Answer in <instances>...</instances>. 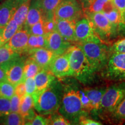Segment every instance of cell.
<instances>
[{
    "instance_id": "c3c4849f",
    "label": "cell",
    "mask_w": 125,
    "mask_h": 125,
    "mask_svg": "<svg viewBox=\"0 0 125 125\" xmlns=\"http://www.w3.org/2000/svg\"><path fill=\"white\" fill-rule=\"evenodd\" d=\"M104 1H105V2H109V1H112V0H104Z\"/></svg>"
},
{
    "instance_id": "52a82bcc",
    "label": "cell",
    "mask_w": 125,
    "mask_h": 125,
    "mask_svg": "<svg viewBox=\"0 0 125 125\" xmlns=\"http://www.w3.org/2000/svg\"><path fill=\"white\" fill-rule=\"evenodd\" d=\"M82 5L78 0H62L54 12V20L78 21L84 15Z\"/></svg>"
},
{
    "instance_id": "484cf974",
    "label": "cell",
    "mask_w": 125,
    "mask_h": 125,
    "mask_svg": "<svg viewBox=\"0 0 125 125\" xmlns=\"http://www.w3.org/2000/svg\"><path fill=\"white\" fill-rule=\"evenodd\" d=\"M19 29H20L18 23L12 18L3 29L2 38L5 43H7Z\"/></svg>"
},
{
    "instance_id": "7a4b0ae2",
    "label": "cell",
    "mask_w": 125,
    "mask_h": 125,
    "mask_svg": "<svg viewBox=\"0 0 125 125\" xmlns=\"http://www.w3.org/2000/svg\"><path fill=\"white\" fill-rule=\"evenodd\" d=\"M58 112L68 120L71 125L78 124L80 117L86 114L87 112L83 111L82 108L77 87L71 85L64 87L63 95Z\"/></svg>"
},
{
    "instance_id": "bcb514c9",
    "label": "cell",
    "mask_w": 125,
    "mask_h": 125,
    "mask_svg": "<svg viewBox=\"0 0 125 125\" xmlns=\"http://www.w3.org/2000/svg\"><path fill=\"white\" fill-rule=\"evenodd\" d=\"M31 1V0H16V1L18 3L19 5H20L22 4H23V3H24L26 2H27V1Z\"/></svg>"
},
{
    "instance_id": "3957f363",
    "label": "cell",
    "mask_w": 125,
    "mask_h": 125,
    "mask_svg": "<svg viewBox=\"0 0 125 125\" xmlns=\"http://www.w3.org/2000/svg\"><path fill=\"white\" fill-rule=\"evenodd\" d=\"M68 56L73 76L82 83L89 82L96 71L78 45H71L65 52Z\"/></svg>"
},
{
    "instance_id": "7dc6e473",
    "label": "cell",
    "mask_w": 125,
    "mask_h": 125,
    "mask_svg": "<svg viewBox=\"0 0 125 125\" xmlns=\"http://www.w3.org/2000/svg\"><path fill=\"white\" fill-rule=\"evenodd\" d=\"M42 0H32L31 1V4H38L40 3Z\"/></svg>"
},
{
    "instance_id": "d6a6232c",
    "label": "cell",
    "mask_w": 125,
    "mask_h": 125,
    "mask_svg": "<svg viewBox=\"0 0 125 125\" xmlns=\"http://www.w3.org/2000/svg\"><path fill=\"white\" fill-rule=\"evenodd\" d=\"M28 31H29V33L32 35H43L46 34L43 19L31 26Z\"/></svg>"
},
{
    "instance_id": "b9f144b4",
    "label": "cell",
    "mask_w": 125,
    "mask_h": 125,
    "mask_svg": "<svg viewBox=\"0 0 125 125\" xmlns=\"http://www.w3.org/2000/svg\"><path fill=\"white\" fill-rule=\"evenodd\" d=\"M15 93L21 98H22L26 94V93L24 82L19 83L18 85L15 86Z\"/></svg>"
},
{
    "instance_id": "ba28073f",
    "label": "cell",
    "mask_w": 125,
    "mask_h": 125,
    "mask_svg": "<svg viewBox=\"0 0 125 125\" xmlns=\"http://www.w3.org/2000/svg\"><path fill=\"white\" fill-rule=\"evenodd\" d=\"M105 76L114 81L125 79V53H111L106 64Z\"/></svg>"
},
{
    "instance_id": "ee69618b",
    "label": "cell",
    "mask_w": 125,
    "mask_h": 125,
    "mask_svg": "<svg viewBox=\"0 0 125 125\" xmlns=\"http://www.w3.org/2000/svg\"><path fill=\"white\" fill-rule=\"evenodd\" d=\"M3 81H7L6 70L1 65H0V82Z\"/></svg>"
},
{
    "instance_id": "e575fe53",
    "label": "cell",
    "mask_w": 125,
    "mask_h": 125,
    "mask_svg": "<svg viewBox=\"0 0 125 125\" xmlns=\"http://www.w3.org/2000/svg\"><path fill=\"white\" fill-rule=\"evenodd\" d=\"M26 93L32 96L36 91V85L34 77L28 78L24 81Z\"/></svg>"
},
{
    "instance_id": "60d3db41",
    "label": "cell",
    "mask_w": 125,
    "mask_h": 125,
    "mask_svg": "<svg viewBox=\"0 0 125 125\" xmlns=\"http://www.w3.org/2000/svg\"><path fill=\"white\" fill-rule=\"evenodd\" d=\"M43 24H44V28L46 34L48 32H52L55 31L56 27V21L54 19L52 20H43Z\"/></svg>"
},
{
    "instance_id": "44dd1931",
    "label": "cell",
    "mask_w": 125,
    "mask_h": 125,
    "mask_svg": "<svg viewBox=\"0 0 125 125\" xmlns=\"http://www.w3.org/2000/svg\"><path fill=\"white\" fill-rule=\"evenodd\" d=\"M30 1H29L19 6L15 14H14L13 19L15 21L18 23L20 29H22L26 21L27 15L29 12V9L30 5Z\"/></svg>"
},
{
    "instance_id": "603a6c76",
    "label": "cell",
    "mask_w": 125,
    "mask_h": 125,
    "mask_svg": "<svg viewBox=\"0 0 125 125\" xmlns=\"http://www.w3.org/2000/svg\"><path fill=\"white\" fill-rule=\"evenodd\" d=\"M18 55L19 54L5 43L0 46V65L3 66L7 64Z\"/></svg>"
},
{
    "instance_id": "d4e9b609",
    "label": "cell",
    "mask_w": 125,
    "mask_h": 125,
    "mask_svg": "<svg viewBox=\"0 0 125 125\" xmlns=\"http://www.w3.org/2000/svg\"><path fill=\"white\" fill-rule=\"evenodd\" d=\"M45 47V37L43 35H35L30 34L28 40L26 54H28L32 50Z\"/></svg>"
},
{
    "instance_id": "8d00e7d4",
    "label": "cell",
    "mask_w": 125,
    "mask_h": 125,
    "mask_svg": "<svg viewBox=\"0 0 125 125\" xmlns=\"http://www.w3.org/2000/svg\"><path fill=\"white\" fill-rule=\"evenodd\" d=\"M29 125H49V118H46L44 115H36L32 121L26 123Z\"/></svg>"
},
{
    "instance_id": "1f68e13d",
    "label": "cell",
    "mask_w": 125,
    "mask_h": 125,
    "mask_svg": "<svg viewBox=\"0 0 125 125\" xmlns=\"http://www.w3.org/2000/svg\"><path fill=\"white\" fill-rule=\"evenodd\" d=\"M79 95L80 97L81 104H82V108L83 111L89 112L92 111V106L88 97L85 93L84 90L79 89Z\"/></svg>"
},
{
    "instance_id": "cb8c5ba5",
    "label": "cell",
    "mask_w": 125,
    "mask_h": 125,
    "mask_svg": "<svg viewBox=\"0 0 125 125\" xmlns=\"http://www.w3.org/2000/svg\"><path fill=\"white\" fill-rule=\"evenodd\" d=\"M0 123L5 125H24V119L19 112H10V113L1 117Z\"/></svg>"
},
{
    "instance_id": "74e56055",
    "label": "cell",
    "mask_w": 125,
    "mask_h": 125,
    "mask_svg": "<svg viewBox=\"0 0 125 125\" xmlns=\"http://www.w3.org/2000/svg\"><path fill=\"white\" fill-rule=\"evenodd\" d=\"M21 98L18 96L17 94H16L15 93V94L10 98L11 112H19L20 103H21Z\"/></svg>"
},
{
    "instance_id": "9a60e30c",
    "label": "cell",
    "mask_w": 125,
    "mask_h": 125,
    "mask_svg": "<svg viewBox=\"0 0 125 125\" xmlns=\"http://www.w3.org/2000/svg\"><path fill=\"white\" fill-rule=\"evenodd\" d=\"M55 21V31L58 32L65 40L71 43H76L75 30L76 21L64 19H58Z\"/></svg>"
},
{
    "instance_id": "4dcf8cb0",
    "label": "cell",
    "mask_w": 125,
    "mask_h": 125,
    "mask_svg": "<svg viewBox=\"0 0 125 125\" xmlns=\"http://www.w3.org/2000/svg\"><path fill=\"white\" fill-rule=\"evenodd\" d=\"M106 3L104 0H94L88 8L84 11V13L103 12Z\"/></svg>"
},
{
    "instance_id": "8fae6325",
    "label": "cell",
    "mask_w": 125,
    "mask_h": 125,
    "mask_svg": "<svg viewBox=\"0 0 125 125\" xmlns=\"http://www.w3.org/2000/svg\"><path fill=\"white\" fill-rule=\"evenodd\" d=\"M49 70L59 79L73 76L69 58L66 52L56 56L52 62Z\"/></svg>"
},
{
    "instance_id": "e0dca14e",
    "label": "cell",
    "mask_w": 125,
    "mask_h": 125,
    "mask_svg": "<svg viewBox=\"0 0 125 125\" xmlns=\"http://www.w3.org/2000/svg\"><path fill=\"white\" fill-rule=\"evenodd\" d=\"M36 91L42 90L49 87L56 79V77L49 69H41L34 76Z\"/></svg>"
},
{
    "instance_id": "f907efd6",
    "label": "cell",
    "mask_w": 125,
    "mask_h": 125,
    "mask_svg": "<svg viewBox=\"0 0 125 125\" xmlns=\"http://www.w3.org/2000/svg\"><path fill=\"white\" fill-rule=\"evenodd\" d=\"M4 0H0V2H1V1H4Z\"/></svg>"
},
{
    "instance_id": "83f0119b",
    "label": "cell",
    "mask_w": 125,
    "mask_h": 125,
    "mask_svg": "<svg viewBox=\"0 0 125 125\" xmlns=\"http://www.w3.org/2000/svg\"><path fill=\"white\" fill-rule=\"evenodd\" d=\"M15 86L8 81L0 82V97L10 99L15 94Z\"/></svg>"
},
{
    "instance_id": "5bb4252c",
    "label": "cell",
    "mask_w": 125,
    "mask_h": 125,
    "mask_svg": "<svg viewBox=\"0 0 125 125\" xmlns=\"http://www.w3.org/2000/svg\"><path fill=\"white\" fill-rule=\"evenodd\" d=\"M30 57L37 62L42 69H49L52 62L56 57L52 51L46 48H40L34 49L28 53Z\"/></svg>"
},
{
    "instance_id": "f546056e",
    "label": "cell",
    "mask_w": 125,
    "mask_h": 125,
    "mask_svg": "<svg viewBox=\"0 0 125 125\" xmlns=\"http://www.w3.org/2000/svg\"><path fill=\"white\" fill-rule=\"evenodd\" d=\"M49 125H71L68 120L59 113H54L49 115Z\"/></svg>"
},
{
    "instance_id": "7402d4cb",
    "label": "cell",
    "mask_w": 125,
    "mask_h": 125,
    "mask_svg": "<svg viewBox=\"0 0 125 125\" xmlns=\"http://www.w3.org/2000/svg\"><path fill=\"white\" fill-rule=\"evenodd\" d=\"M42 68L30 57L26 59L23 68V82L26 79L34 77Z\"/></svg>"
},
{
    "instance_id": "2e32d148",
    "label": "cell",
    "mask_w": 125,
    "mask_h": 125,
    "mask_svg": "<svg viewBox=\"0 0 125 125\" xmlns=\"http://www.w3.org/2000/svg\"><path fill=\"white\" fill-rule=\"evenodd\" d=\"M16 0H4L0 4V27H4L13 18L19 7Z\"/></svg>"
},
{
    "instance_id": "30bf717a",
    "label": "cell",
    "mask_w": 125,
    "mask_h": 125,
    "mask_svg": "<svg viewBox=\"0 0 125 125\" xmlns=\"http://www.w3.org/2000/svg\"><path fill=\"white\" fill-rule=\"evenodd\" d=\"M25 60L24 57L19 54L2 66L6 70L7 81L15 86L23 82V68Z\"/></svg>"
},
{
    "instance_id": "5b68a950",
    "label": "cell",
    "mask_w": 125,
    "mask_h": 125,
    "mask_svg": "<svg viewBox=\"0 0 125 125\" xmlns=\"http://www.w3.org/2000/svg\"><path fill=\"white\" fill-rule=\"evenodd\" d=\"M125 97V82L107 87L103 96L99 110L111 114L118 104Z\"/></svg>"
},
{
    "instance_id": "f35d334b",
    "label": "cell",
    "mask_w": 125,
    "mask_h": 125,
    "mask_svg": "<svg viewBox=\"0 0 125 125\" xmlns=\"http://www.w3.org/2000/svg\"><path fill=\"white\" fill-rule=\"evenodd\" d=\"M112 4L118 9L121 14V18L124 21V12L125 10V0H112ZM125 22V21H124Z\"/></svg>"
},
{
    "instance_id": "836d02e7",
    "label": "cell",
    "mask_w": 125,
    "mask_h": 125,
    "mask_svg": "<svg viewBox=\"0 0 125 125\" xmlns=\"http://www.w3.org/2000/svg\"><path fill=\"white\" fill-rule=\"evenodd\" d=\"M10 112V99L0 97V118L8 115Z\"/></svg>"
},
{
    "instance_id": "ffe728a7",
    "label": "cell",
    "mask_w": 125,
    "mask_h": 125,
    "mask_svg": "<svg viewBox=\"0 0 125 125\" xmlns=\"http://www.w3.org/2000/svg\"><path fill=\"white\" fill-rule=\"evenodd\" d=\"M42 19V14L38 5L31 4V5H30L27 18L23 28L29 30L31 26Z\"/></svg>"
},
{
    "instance_id": "ac0fdd59",
    "label": "cell",
    "mask_w": 125,
    "mask_h": 125,
    "mask_svg": "<svg viewBox=\"0 0 125 125\" xmlns=\"http://www.w3.org/2000/svg\"><path fill=\"white\" fill-rule=\"evenodd\" d=\"M107 87L85 88L84 91L89 99L92 111H98L100 108L101 101Z\"/></svg>"
},
{
    "instance_id": "816d5d0a",
    "label": "cell",
    "mask_w": 125,
    "mask_h": 125,
    "mask_svg": "<svg viewBox=\"0 0 125 125\" xmlns=\"http://www.w3.org/2000/svg\"><path fill=\"white\" fill-rule=\"evenodd\" d=\"M124 122V123H123V124H124V125H125V121H124V122Z\"/></svg>"
},
{
    "instance_id": "8992f818",
    "label": "cell",
    "mask_w": 125,
    "mask_h": 125,
    "mask_svg": "<svg viewBox=\"0 0 125 125\" xmlns=\"http://www.w3.org/2000/svg\"><path fill=\"white\" fill-rule=\"evenodd\" d=\"M85 15L94 32L103 42L116 35L113 27L103 12L86 13Z\"/></svg>"
},
{
    "instance_id": "681fc988",
    "label": "cell",
    "mask_w": 125,
    "mask_h": 125,
    "mask_svg": "<svg viewBox=\"0 0 125 125\" xmlns=\"http://www.w3.org/2000/svg\"><path fill=\"white\" fill-rule=\"evenodd\" d=\"M124 21H125V12H124Z\"/></svg>"
},
{
    "instance_id": "f1b7e54d",
    "label": "cell",
    "mask_w": 125,
    "mask_h": 125,
    "mask_svg": "<svg viewBox=\"0 0 125 125\" xmlns=\"http://www.w3.org/2000/svg\"><path fill=\"white\" fill-rule=\"evenodd\" d=\"M111 114L112 118L116 121H125V97L119 103Z\"/></svg>"
},
{
    "instance_id": "9c48e42d",
    "label": "cell",
    "mask_w": 125,
    "mask_h": 125,
    "mask_svg": "<svg viewBox=\"0 0 125 125\" xmlns=\"http://www.w3.org/2000/svg\"><path fill=\"white\" fill-rule=\"evenodd\" d=\"M75 33L76 43L88 42L103 43L94 32L91 23L87 18H83L76 21Z\"/></svg>"
},
{
    "instance_id": "4316f807",
    "label": "cell",
    "mask_w": 125,
    "mask_h": 125,
    "mask_svg": "<svg viewBox=\"0 0 125 125\" xmlns=\"http://www.w3.org/2000/svg\"><path fill=\"white\" fill-rule=\"evenodd\" d=\"M34 108V101L32 96L26 94L21 98L19 109V113L24 118L29 112Z\"/></svg>"
},
{
    "instance_id": "f6af8a7d",
    "label": "cell",
    "mask_w": 125,
    "mask_h": 125,
    "mask_svg": "<svg viewBox=\"0 0 125 125\" xmlns=\"http://www.w3.org/2000/svg\"><path fill=\"white\" fill-rule=\"evenodd\" d=\"M3 29H4V27H0V46L5 44L4 40H3L2 38Z\"/></svg>"
},
{
    "instance_id": "d6986e66",
    "label": "cell",
    "mask_w": 125,
    "mask_h": 125,
    "mask_svg": "<svg viewBox=\"0 0 125 125\" xmlns=\"http://www.w3.org/2000/svg\"><path fill=\"white\" fill-rule=\"evenodd\" d=\"M62 0H42L38 4L41 10L43 20L54 19V12Z\"/></svg>"
},
{
    "instance_id": "d590c367",
    "label": "cell",
    "mask_w": 125,
    "mask_h": 125,
    "mask_svg": "<svg viewBox=\"0 0 125 125\" xmlns=\"http://www.w3.org/2000/svg\"><path fill=\"white\" fill-rule=\"evenodd\" d=\"M111 53H125V38L118 40L110 48Z\"/></svg>"
},
{
    "instance_id": "4fadbf2b",
    "label": "cell",
    "mask_w": 125,
    "mask_h": 125,
    "mask_svg": "<svg viewBox=\"0 0 125 125\" xmlns=\"http://www.w3.org/2000/svg\"><path fill=\"white\" fill-rule=\"evenodd\" d=\"M30 35L29 31L22 28L18 30L5 44L19 54H26Z\"/></svg>"
},
{
    "instance_id": "6da1fadb",
    "label": "cell",
    "mask_w": 125,
    "mask_h": 125,
    "mask_svg": "<svg viewBox=\"0 0 125 125\" xmlns=\"http://www.w3.org/2000/svg\"><path fill=\"white\" fill-rule=\"evenodd\" d=\"M64 86L54 80L47 88L35 91L32 95L34 108L40 115H49L58 111L63 95Z\"/></svg>"
},
{
    "instance_id": "7bdbcfd3",
    "label": "cell",
    "mask_w": 125,
    "mask_h": 125,
    "mask_svg": "<svg viewBox=\"0 0 125 125\" xmlns=\"http://www.w3.org/2000/svg\"><path fill=\"white\" fill-rule=\"evenodd\" d=\"M94 0H80V2L83 10V12L86 9L88 8L89 7L90 5V4L93 2Z\"/></svg>"
},
{
    "instance_id": "277c9868",
    "label": "cell",
    "mask_w": 125,
    "mask_h": 125,
    "mask_svg": "<svg viewBox=\"0 0 125 125\" xmlns=\"http://www.w3.org/2000/svg\"><path fill=\"white\" fill-rule=\"evenodd\" d=\"M85 54L92 67L97 71L105 67L110 56L111 51L104 43L82 42L77 43Z\"/></svg>"
},
{
    "instance_id": "7c38bea8",
    "label": "cell",
    "mask_w": 125,
    "mask_h": 125,
    "mask_svg": "<svg viewBox=\"0 0 125 125\" xmlns=\"http://www.w3.org/2000/svg\"><path fill=\"white\" fill-rule=\"evenodd\" d=\"M45 48L52 51L56 55H60L65 53L71 46V43L65 40L56 31L45 34Z\"/></svg>"
},
{
    "instance_id": "ab89813d",
    "label": "cell",
    "mask_w": 125,
    "mask_h": 125,
    "mask_svg": "<svg viewBox=\"0 0 125 125\" xmlns=\"http://www.w3.org/2000/svg\"><path fill=\"white\" fill-rule=\"evenodd\" d=\"M79 125H101L102 123L100 122L94 121V120L92 119L87 118L86 115H83L80 117L79 119Z\"/></svg>"
}]
</instances>
